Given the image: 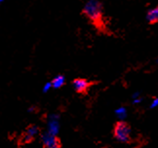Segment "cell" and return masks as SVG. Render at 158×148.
Instances as JSON below:
<instances>
[{"mask_svg":"<svg viewBox=\"0 0 158 148\" xmlns=\"http://www.w3.org/2000/svg\"><path fill=\"white\" fill-rule=\"evenodd\" d=\"M102 4L99 0H88L85 3L82 13L92 22L97 27H102Z\"/></svg>","mask_w":158,"mask_h":148,"instance_id":"cell-1","label":"cell"},{"mask_svg":"<svg viewBox=\"0 0 158 148\" xmlns=\"http://www.w3.org/2000/svg\"><path fill=\"white\" fill-rule=\"evenodd\" d=\"M113 135L120 142L128 143L131 140V127L128 123L119 121L114 125Z\"/></svg>","mask_w":158,"mask_h":148,"instance_id":"cell-2","label":"cell"},{"mask_svg":"<svg viewBox=\"0 0 158 148\" xmlns=\"http://www.w3.org/2000/svg\"><path fill=\"white\" fill-rule=\"evenodd\" d=\"M42 142L45 148H60V140L54 134L47 133L42 135Z\"/></svg>","mask_w":158,"mask_h":148,"instance_id":"cell-3","label":"cell"},{"mask_svg":"<svg viewBox=\"0 0 158 148\" xmlns=\"http://www.w3.org/2000/svg\"><path fill=\"white\" fill-rule=\"evenodd\" d=\"M72 86H73L74 90L79 92V94H84L86 92L91 86V83L86 79L83 78H76L72 81Z\"/></svg>","mask_w":158,"mask_h":148,"instance_id":"cell-4","label":"cell"},{"mask_svg":"<svg viewBox=\"0 0 158 148\" xmlns=\"http://www.w3.org/2000/svg\"><path fill=\"white\" fill-rule=\"evenodd\" d=\"M38 133V128L36 127L35 125H31L29 126L25 132V134H23V143H28L31 142L33 140L35 134Z\"/></svg>","mask_w":158,"mask_h":148,"instance_id":"cell-5","label":"cell"},{"mask_svg":"<svg viewBox=\"0 0 158 148\" xmlns=\"http://www.w3.org/2000/svg\"><path fill=\"white\" fill-rule=\"evenodd\" d=\"M147 21L149 23H158V6L149 9L147 13Z\"/></svg>","mask_w":158,"mask_h":148,"instance_id":"cell-6","label":"cell"},{"mask_svg":"<svg viewBox=\"0 0 158 148\" xmlns=\"http://www.w3.org/2000/svg\"><path fill=\"white\" fill-rule=\"evenodd\" d=\"M51 82H52V85H53L54 89H60V88H62L63 86L64 85L65 78H64V75L60 74V75H57L56 77H55Z\"/></svg>","mask_w":158,"mask_h":148,"instance_id":"cell-7","label":"cell"},{"mask_svg":"<svg viewBox=\"0 0 158 148\" xmlns=\"http://www.w3.org/2000/svg\"><path fill=\"white\" fill-rule=\"evenodd\" d=\"M115 113H116V115L119 117L120 119H124L126 117V108L125 107H120V108H118L116 111H115Z\"/></svg>","mask_w":158,"mask_h":148,"instance_id":"cell-8","label":"cell"},{"mask_svg":"<svg viewBox=\"0 0 158 148\" xmlns=\"http://www.w3.org/2000/svg\"><path fill=\"white\" fill-rule=\"evenodd\" d=\"M52 87H53L52 82H47V83L44 85V87H43V92H47Z\"/></svg>","mask_w":158,"mask_h":148,"instance_id":"cell-9","label":"cell"},{"mask_svg":"<svg viewBox=\"0 0 158 148\" xmlns=\"http://www.w3.org/2000/svg\"><path fill=\"white\" fill-rule=\"evenodd\" d=\"M157 106H158V97L154 98L153 101L151 102V104H150V108H154V107H157Z\"/></svg>","mask_w":158,"mask_h":148,"instance_id":"cell-10","label":"cell"},{"mask_svg":"<svg viewBox=\"0 0 158 148\" xmlns=\"http://www.w3.org/2000/svg\"><path fill=\"white\" fill-rule=\"evenodd\" d=\"M139 96V92H135V94L133 95V98L135 100V98H138V97Z\"/></svg>","mask_w":158,"mask_h":148,"instance_id":"cell-11","label":"cell"},{"mask_svg":"<svg viewBox=\"0 0 158 148\" xmlns=\"http://www.w3.org/2000/svg\"><path fill=\"white\" fill-rule=\"evenodd\" d=\"M155 63H156V64H158V58H157V59L155 60Z\"/></svg>","mask_w":158,"mask_h":148,"instance_id":"cell-12","label":"cell"},{"mask_svg":"<svg viewBox=\"0 0 158 148\" xmlns=\"http://www.w3.org/2000/svg\"><path fill=\"white\" fill-rule=\"evenodd\" d=\"M3 2H4V0H0V3H1V4H2Z\"/></svg>","mask_w":158,"mask_h":148,"instance_id":"cell-13","label":"cell"}]
</instances>
